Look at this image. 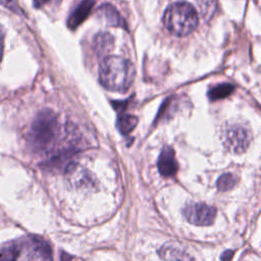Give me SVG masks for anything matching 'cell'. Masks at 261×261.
Wrapping results in <instances>:
<instances>
[{
  "label": "cell",
  "mask_w": 261,
  "mask_h": 261,
  "mask_svg": "<svg viewBox=\"0 0 261 261\" xmlns=\"http://www.w3.org/2000/svg\"><path fill=\"white\" fill-rule=\"evenodd\" d=\"M3 49H4V32L2 27L0 25V62L3 57Z\"/></svg>",
  "instance_id": "obj_18"
},
{
  "label": "cell",
  "mask_w": 261,
  "mask_h": 261,
  "mask_svg": "<svg viewBox=\"0 0 261 261\" xmlns=\"http://www.w3.org/2000/svg\"><path fill=\"white\" fill-rule=\"evenodd\" d=\"M29 257L31 261H53L52 249L46 241L32 238L29 242Z\"/></svg>",
  "instance_id": "obj_8"
},
{
  "label": "cell",
  "mask_w": 261,
  "mask_h": 261,
  "mask_svg": "<svg viewBox=\"0 0 261 261\" xmlns=\"http://www.w3.org/2000/svg\"><path fill=\"white\" fill-rule=\"evenodd\" d=\"M158 253L161 261H194L187 249L174 242L165 243Z\"/></svg>",
  "instance_id": "obj_7"
},
{
  "label": "cell",
  "mask_w": 261,
  "mask_h": 261,
  "mask_svg": "<svg viewBox=\"0 0 261 261\" xmlns=\"http://www.w3.org/2000/svg\"><path fill=\"white\" fill-rule=\"evenodd\" d=\"M182 213L191 224L203 226L213 223L216 216V209L203 203H191L186 205Z\"/></svg>",
  "instance_id": "obj_4"
},
{
  "label": "cell",
  "mask_w": 261,
  "mask_h": 261,
  "mask_svg": "<svg viewBox=\"0 0 261 261\" xmlns=\"http://www.w3.org/2000/svg\"><path fill=\"white\" fill-rule=\"evenodd\" d=\"M157 166L160 174L164 177L172 176L176 173L178 165L173 149L170 146H164L158 157Z\"/></svg>",
  "instance_id": "obj_6"
},
{
  "label": "cell",
  "mask_w": 261,
  "mask_h": 261,
  "mask_svg": "<svg viewBox=\"0 0 261 261\" xmlns=\"http://www.w3.org/2000/svg\"><path fill=\"white\" fill-rule=\"evenodd\" d=\"M251 142L250 130L243 125H232L225 133V146L233 153L244 152Z\"/></svg>",
  "instance_id": "obj_5"
},
{
  "label": "cell",
  "mask_w": 261,
  "mask_h": 261,
  "mask_svg": "<svg viewBox=\"0 0 261 261\" xmlns=\"http://www.w3.org/2000/svg\"><path fill=\"white\" fill-rule=\"evenodd\" d=\"M99 16L103 17L104 20L112 27H124L125 22L120 16L116 8L110 4H103L98 10Z\"/></svg>",
  "instance_id": "obj_10"
},
{
  "label": "cell",
  "mask_w": 261,
  "mask_h": 261,
  "mask_svg": "<svg viewBox=\"0 0 261 261\" xmlns=\"http://www.w3.org/2000/svg\"><path fill=\"white\" fill-rule=\"evenodd\" d=\"M94 4V0H83L69 15L67 19V27L70 30H75L80 24H82L90 14Z\"/></svg>",
  "instance_id": "obj_9"
},
{
  "label": "cell",
  "mask_w": 261,
  "mask_h": 261,
  "mask_svg": "<svg viewBox=\"0 0 261 261\" xmlns=\"http://www.w3.org/2000/svg\"><path fill=\"white\" fill-rule=\"evenodd\" d=\"M199 17L194 6L188 2H174L170 4L163 15L165 28L176 37L191 34L198 24Z\"/></svg>",
  "instance_id": "obj_3"
},
{
  "label": "cell",
  "mask_w": 261,
  "mask_h": 261,
  "mask_svg": "<svg viewBox=\"0 0 261 261\" xmlns=\"http://www.w3.org/2000/svg\"><path fill=\"white\" fill-rule=\"evenodd\" d=\"M135 67L122 57L109 56L104 58L99 67L100 84L109 91L126 92L133 84Z\"/></svg>",
  "instance_id": "obj_1"
},
{
  "label": "cell",
  "mask_w": 261,
  "mask_h": 261,
  "mask_svg": "<svg viewBox=\"0 0 261 261\" xmlns=\"http://www.w3.org/2000/svg\"><path fill=\"white\" fill-rule=\"evenodd\" d=\"M237 184V177L232 173H224L217 179L216 187L220 192H226L231 190Z\"/></svg>",
  "instance_id": "obj_14"
},
{
  "label": "cell",
  "mask_w": 261,
  "mask_h": 261,
  "mask_svg": "<svg viewBox=\"0 0 261 261\" xmlns=\"http://www.w3.org/2000/svg\"><path fill=\"white\" fill-rule=\"evenodd\" d=\"M49 2H52V0H33V3H34V6L36 8H40L42 6H44L45 4L49 3Z\"/></svg>",
  "instance_id": "obj_19"
},
{
  "label": "cell",
  "mask_w": 261,
  "mask_h": 261,
  "mask_svg": "<svg viewBox=\"0 0 261 261\" xmlns=\"http://www.w3.org/2000/svg\"><path fill=\"white\" fill-rule=\"evenodd\" d=\"M0 4L3 5L4 7H6L7 9H9L10 11L20 14L21 13V9L20 7L17 5L15 0H0Z\"/></svg>",
  "instance_id": "obj_17"
},
{
  "label": "cell",
  "mask_w": 261,
  "mask_h": 261,
  "mask_svg": "<svg viewBox=\"0 0 261 261\" xmlns=\"http://www.w3.org/2000/svg\"><path fill=\"white\" fill-rule=\"evenodd\" d=\"M234 90V87L231 84H220L217 85L215 87H212L209 91H208V98L211 101H216V100H220L223 98L228 97Z\"/></svg>",
  "instance_id": "obj_13"
},
{
  "label": "cell",
  "mask_w": 261,
  "mask_h": 261,
  "mask_svg": "<svg viewBox=\"0 0 261 261\" xmlns=\"http://www.w3.org/2000/svg\"><path fill=\"white\" fill-rule=\"evenodd\" d=\"M197 1L200 6V11H201L203 17L213 14V11L215 9L216 0H197Z\"/></svg>",
  "instance_id": "obj_16"
},
{
  "label": "cell",
  "mask_w": 261,
  "mask_h": 261,
  "mask_svg": "<svg viewBox=\"0 0 261 261\" xmlns=\"http://www.w3.org/2000/svg\"><path fill=\"white\" fill-rule=\"evenodd\" d=\"M94 50L98 56H105L113 47V38L108 33H99L94 38Z\"/></svg>",
  "instance_id": "obj_11"
},
{
  "label": "cell",
  "mask_w": 261,
  "mask_h": 261,
  "mask_svg": "<svg viewBox=\"0 0 261 261\" xmlns=\"http://www.w3.org/2000/svg\"><path fill=\"white\" fill-rule=\"evenodd\" d=\"M20 249L16 244H10L0 251V261H16Z\"/></svg>",
  "instance_id": "obj_15"
},
{
  "label": "cell",
  "mask_w": 261,
  "mask_h": 261,
  "mask_svg": "<svg viewBox=\"0 0 261 261\" xmlns=\"http://www.w3.org/2000/svg\"><path fill=\"white\" fill-rule=\"evenodd\" d=\"M232 254H233V251H225L222 255H221V260L222 261H229L232 257Z\"/></svg>",
  "instance_id": "obj_20"
},
{
  "label": "cell",
  "mask_w": 261,
  "mask_h": 261,
  "mask_svg": "<svg viewBox=\"0 0 261 261\" xmlns=\"http://www.w3.org/2000/svg\"><path fill=\"white\" fill-rule=\"evenodd\" d=\"M58 134L57 115L50 109L40 111L33 120L28 133L31 148L36 152L48 150Z\"/></svg>",
  "instance_id": "obj_2"
},
{
  "label": "cell",
  "mask_w": 261,
  "mask_h": 261,
  "mask_svg": "<svg viewBox=\"0 0 261 261\" xmlns=\"http://www.w3.org/2000/svg\"><path fill=\"white\" fill-rule=\"evenodd\" d=\"M137 123H138L137 116L130 115V114H125V113L120 114L116 121L118 130L124 136H127L136 127Z\"/></svg>",
  "instance_id": "obj_12"
},
{
  "label": "cell",
  "mask_w": 261,
  "mask_h": 261,
  "mask_svg": "<svg viewBox=\"0 0 261 261\" xmlns=\"http://www.w3.org/2000/svg\"><path fill=\"white\" fill-rule=\"evenodd\" d=\"M60 1H61V0H53V3H54V4H58Z\"/></svg>",
  "instance_id": "obj_21"
}]
</instances>
